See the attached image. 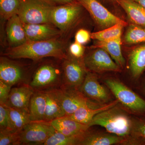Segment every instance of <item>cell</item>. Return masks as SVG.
<instances>
[{
  "label": "cell",
  "mask_w": 145,
  "mask_h": 145,
  "mask_svg": "<svg viewBox=\"0 0 145 145\" xmlns=\"http://www.w3.org/2000/svg\"><path fill=\"white\" fill-rule=\"evenodd\" d=\"M19 145V133L8 129H0V145Z\"/></svg>",
  "instance_id": "30"
},
{
  "label": "cell",
  "mask_w": 145,
  "mask_h": 145,
  "mask_svg": "<svg viewBox=\"0 0 145 145\" xmlns=\"http://www.w3.org/2000/svg\"><path fill=\"white\" fill-rule=\"evenodd\" d=\"M57 91L65 116L72 114L81 106L89 105L88 98L80 89L61 87Z\"/></svg>",
  "instance_id": "11"
},
{
  "label": "cell",
  "mask_w": 145,
  "mask_h": 145,
  "mask_svg": "<svg viewBox=\"0 0 145 145\" xmlns=\"http://www.w3.org/2000/svg\"><path fill=\"white\" fill-rule=\"evenodd\" d=\"M27 41H39L56 39L60 34L59 30L48 24H24Z\"/></svg>",
  "instance_id": "14"
},
{
  "label": "cell",
  "mask_w": 145,
  "mask_h": 145,
  "mask_svg": "<svg viewBox=\"0 0 145 145\" xmlns=\"http://www.w3.org/2000/svg\"><path fill=\"white\" fill-rule=\"evenodd\" d=\"M0 129L12 131L9 108L5 104L2 103H0Z\"/></svg>",
  "instance_id": "31"
},
{
  "label": "cell",
  "mask_w": 145,
  "mask_h": 145,
  "mask_svg": "<svg viewBox=\"0 0 145 145\" xmlns=\"http://www.w3.org/2000/svg\"><path fill=\"white\" fill-rule=\"evenodd\" d=\"M84 62L86 69L96 72H119L121 68L105 50L96 48L85 57Z\"/></svg>",
  "instance_id": "10"
},
{
  "label": "cell",
  "mask_w": 145,
  "mask_h": 145,
  "mask_svg": "<svg viewBox=\"0 0 145 145\" xmlns=\"http://www.w3.org/2000/svg\"><path fill=\"white\" fill-rule=\"evenodd\" d=\"M5 55L11 59H28L34 61L44 57L65 59L68 57L65 54L62 43L56 39L39 41H27L20 46L13 47Z\"/></svg>",
  "instance_id": "2"
},
{
  "label": "cell",
  "mask_w": 145,
  "mask_h": 145,
  "mask_svg": "<svg viewBox=\"0 0 145 145\" xmlns=\"http://www.w3.org/2000/svg\"><path fill=\"white\" fill-rule=\"evenodd\" d=\"M46 108V95L45 91H34L29 106L31 121H44Z\"/></svg>",
  "instance_id": "22"
},
{
  "label": "cell",
  "mask_w": 145,
  "mask_h": 145,
  "mask_svg": "<svg viewBox=\"0 0 145 145\" xmlns=\"http://www.w3.org/2000/svg\"><path fill=\"white\" fill-rule=\"evenodd\" d=\"M91 39V34L88 30L80 29L77 31L75 35V42L83 45L88 42Z\"/></svg>",
  "instance_id": "34"
},
{
  "label": "cell",
  "mask_w": 145,
  "mask_h": 145,
  "mask_svg": "<svg viewBox=\"0 0 145 145\" xmlns=\"http://www.w3.org/2000/svg\"><path fill=\"white\" fill-rule=\"evenodd\" d=\"M69 50L71 57L81 59L84 53V48L83 45L75 42L71 45Z\"/></svg>",
  "instance_id": "32"
},
{
  "label": "cell",
  "mask_w": 145,
  "mask_h": 145,
  "mask_svg": "<svg viewBox=\"0 0 145 145\" xmlns=\"http://www.w3.org/2000/svg\"><path fill=\"white\" fill-rule=\"evenodd\" d=\"M124 41L127 44L145 43V27L131 24L126 32Z\"/></svg>",
  "instance_id": "28"
},
{
  "label": "cell",
  "mask_w": 145,
  "mask_h": 145,
  "mask_svg": "<svg viewBox=\"0 0 145 145\" xmlns=\"http://www.w3.org/2000/svg\"><path fill=\"white\" fill-rule=\"evenodd\" d=\"M49 123L56 131L67 136L81 135L89 128L88 125L81 123L65 117L54 119Z\"/></svg>",
  "instance_id": "17"
},
{
  "label": "cell",
  "mask_w": 145,
  "mask_h": 145,
  "mask_svg": "<svg viewBox=\"0 0 145 145\" xmlns=\"http://www.w3.org/2000/svg\"><path fill=\"white\" fill-rule=\"evenodd\" d=\"M7 34L9 43L13 47L24 44L27 41L23 23L17 14L8 20Z\"/></svg>",
  "instance_id": "16"
},
{
  "label": "cell",
  "mask_w": 145,
  "mask_h": 145,
  "mask_svg": "<svg viewBox=\"0 0 145 145\" xmlns=\"http://www.w3.org/2000/svg\"><path fill=\"white\" fill-rule=\"evenodd\" d=\"M62 69L61 87L80 89L88 72L84 59L67 57L63 63Z\"/></svg>",
  "instance_id": "8"
},
{
  "label": "cell",
  "mask_w": 145,
  "mask_h": 145,
  "mask_svg": "<svg viewBox=\"0 0 145 145\" xmlns=\"http://www.w3.org/2000/svg\"><path fill=\"white\" fill-rule=\"evenodd\" d=\"M129 61L133 77L139 78L145 70V44L133 50L129 54Z\"/></svg>",
  "instance_id": "24"
},
{
  "label": "cell",
  "mask_w": 145,
  "mask_h": 145,
  "mask_svg": "<svg viewBox=\"0 0 145 145\" xmlns=\"http://www.w3.org/2000/svg\"><path fill=\"white\" fill-rule=\"evenodd\" d=\"M134 120V130L138 136L145 139V119Z\"/></svg>",
  "instance_id": "35"
},
{
  "label": "cell",
  "mask_w": 145,
  "mask_h": 145,
  "mask_svg": "<svg viewBox=\"0 0 145 145\" xmlns=\"http://www.w3.org/2000/svg\"><path fill=\"white\" fill-rule=\"evenodd\" d=\"M90 14L96 24L102 29L114 25H121L123 27L127 24L115 16L108 10L99 0H76Z\"/></svg>",
  "instance_id": "7"
},
{
  "label": "cell",
  "mask_w": 145,
  "mask_h": 145,
  "mask_svg": "<svg viewBox=\"0 0 145 145\" xmlns=\"http://www.w3.org/2000/svg\"><path fill=\"white\" fill-rule=\"evenodd\" d=\"M107 1H110L112 2H114V0H107Z\"/></svg>",
  "instance_id": "38"
},
{
  "label": "cell",
  "mask_w": 145,
  "mask_h": 145,
  "mask_svg": "<svg viewBox=\"0 0 145 145\" xmlns=\"http://www.w3.org/2000/svg\"><path fill=\"white\" fill-rule=\"evenodd\" d=\"M84 133L75 136H67L56 131L42 145H79Z\"/></svg>",
  "instance_id": "26"
},
{
  "label": "cell",
  "mask_w": 145,
  "mask_h": 145,
  "mask_svg": "<svg viewBox=\"0 0 145 145\" xmlns=\"http://www.w3.org/2000/svg\"><path fill=\"white\" fill-rule=\"evenodd\" d=\"M21 3V0H0L1 16L4 20H8L18 14Z\"/></svg>",
  "instance_id": "29"
},
{
  "label": "cell",
  "mask_w": 145,
  "mask_h": 145,
  "mask_svg": "<svg viewBox=\"0 0 145 145\" xmlns=\"http://www.w3.org/2000/svg\"><path fill=\"white\" fill-rule=\"evenodd\" d=\"M62 80L63 73L57 66L45 64L38 68L29 84L34 91H46L60 88Z\"/></svg>",
  "instance_id": "4"
},
{
  "label": "cell",
  "mask_w": 145,
  "mask_h": 145,
  "mask_svg": "<svg viewBox=\"0 0 145 145\" xmlns=\"http://www.w3.org/2000/svg\"><path fill=\"white\" fill-rule=\"evenodd\" d=\"M119 102L133 112L145 113V101L121 82L113 78L105 81Z\"/></svg>",
  "instance_id": "5"
},
{
  "label": "cell",
  "mask_w": 145,
  "mask_h": 145,
  "mask_svg": "<svg viewBox=\"0 0 145 145\" xmlns=\"http://www.w3.org/2000/svg\"><path fill=\"white\" fill-rule=\"evenodd\" d=\"M53 6L44 0H21L17 15L24 24H49Z\"/></svg>",
  "instance_id": "3"
},
{
  "label": "cell",
  "mask_w": 145,
  "mask_h": 145,
  "mask_svg": "<svg viewBox=\"0 0 145 145\" xmlns=\"http://www.w3.org/2000/svg\"><path fill=\"white\" fill-rule=\"evenodd\" d=\"M121 44V37L106 41H97L93 47L94 48H102L105 50L116 64L121 69L124 68L125 61L122 54Z\"/></svg>",
  "instance_id": "23"
},
{
  "label": "cell",
  "mask_w": 145,
  "mask_h": 145,
  "mask_svg": "<svg viewBox=\"0 0 145 145\" xmlns=\"http://www.w3.org/2000/svg\"><path fill=\"white\" fill-rule=\"evenodd\" d=\"M132 1L138 3L145 8V0H132Z\"/></svg>",
  "instance_id": "37"
},
{
  "label": "cell",
  "mask_w": 145,
  "mask_h": 145,
  "mask_svg": "<svg viewBox=\"0 0 145 145\" xmlns=\"http://www.w3.org/2000/svg\"><path fill=\"white\" fill-rule=\"evenodd\" d=\"M123 27V25L119 24L114 25L101 31L91 33V39L100 41H106L121 38Z\"/></svg>",
  "instance_id": "27"
},
{
  "label": "cell",
  "mask_w": 145,
  "mask_h": 145,
  "mask_svg": "<svg viewBox=\"0 0 145 145\" xmlns=\"http://www.w3.org/2000/svg\"><path fill=\"white\" fill-rule=\"evenodd\" d=\"M128 144L123 137L114 134L91 133L88 130L84 133L80 145H111L116 144Z\"/></svg>",
  "instance_id": "18"
},
{
  "label": "cell",
  "mask_w": 145,
  "mask_h": 145,
  "mask_svg": "<svg viewBox=\"0 0 145 145\" xmlns=\"http://www.w3.org/2000/svg\"><path fill=\"white\" fill-rule=\"evenodd\" d=\"M8 107L12 131L15 132H20L25 126L31 122L29 112Z\"/></svg>",
  "instance_id": "25"
},
{
  "label": "cell",
  "mask_w": 145,
  "mask_h": 145,
  "mask_svg": "<svg viewBox=\"0 0 145 145\" xmlns=\"http://www.w3.org/2000/svg\"><path fill=\"white\" fill-rule=\"evenodd\" d=\"M82 7L77 1L72 3L54 6L50 15V23L61 31H66L79 18Z\"/></svg>",
  "instance_id": "9"
},
{
  "label": "cell",
  "mask_w": 145,
  "mask_h": 145,
  "mask_svg": "<svg viewBox=\"0 0 145 145\" xmlns=\"http://www.w3.org/2000/svg\"><path fill=\"white\" fill-rule=\"evenodd\" d=\"M44 1L54 6L72 3L77 1L75 0H44Z\"/></svg>",
  "instance_id": "36"
},
{
  "label": "cell",
  "mask_w": 145,
  "mask_h": 145,
  "mask_svg": "<svg viewBox=\"0 0 145 145\" xmlns=\"http://www.w3.org/2000/svg\"><path fill=\"white\" fill-rule=\"evenodd\" d=\"M56 131L49 122L31 121L19 132L20 145H42Z\"/></svg>",
  "instance_id": "6"
},
{
  "label": "cell",
  "mask_w": 145,
  "mask_h": 145,
  "mask_svg": "<svg viewBox=\"0 0 145 145\" xmlns=\"http://www.w3.org/2000/svg\"><path fill=\"white\" fill-rule=\"evenodd\" d=\"M34 92L33 89L27 84L11 88L5 105L13 108L29 112V102Z\"/></svg>",
  "instance_id": "13"
},
{
  "label": "cell",
  "mask_w": 145,
  "mask_h": 145,
  "mask_svg": "<svg viewBox=\"0 0 145 145\" xmlns=\"http://www.w3.org/2000/svg\"><path fill=\"white\" fill-rule=\"evenodd\" d=\"M80 90L87 98L100 103H106L110 99L107 90L100 84L93 72L88 71Z\"/></svg>",
  "instance_id": "12"
},
{
  "label": "cell",
  "mask_w": 145,
  "mask_h": 145,
  "mask_svg": "<svg viewBox=\"0 0 145 145\" xmlns=\"http://www.w3.org/2000/svg\"><path fill=\"white\" fill-rule=\"evenodd\" d=\"M94 125L103 127L110 133L123 137L128 144H145V139L135 132L134 120L116 106L96 114L88 124L89 127Z\"/></svg>",
  "instance_id": "1"
},
{
  "label": "cell",
  "mask_w": 145,
  "mask_h": 145,
  "mask_svg": "<svg viewBox=\"0 0 145 145\" xmlns=\"http://www.w3.org/2000/svg\"><path fill=\"white\" fill-rule=\"evenodd\" d=\"M45 91L46 95V108L44 121L49 122L65 116L58 95L57 89Z\"/></svg>",
  "instance_id": "20"
},
{
  "label": "cell",
  "mask_w": 145,
  "mask_h": 145,
  "mask_svg": "<svg viewBox=\"0 0 145 145\" xmlns=\"http://www.w3.org/2000/svg\"><path fill=\"white\" fill-rule=\"evenodd\" d=\"M124 10L132 24L145 27V8L132 0H114Z\"/></svg>",
  "instance_id": "21"
},
{
  "label": "cell",
  "mask_w": 145,
  "mask_h": 145,
  "mask_svg": "<svg viewBox=\"0 0 145 145\" xmlns=\"http://www.w3.org/2000/svg\"><path fill=\"white\" fill-rule=\"evenodd\" d=\"M24 79V71L20 66L6 58H1L0 80L12 86L22 82Z\"/></svg>",
  "instance_id": "15"
},
{
  "label": "cell",
  "mask_w": 145,
  "mask_h": 145,
  "mask_svg": "<svg viewBox=\"0 0 145 145\" xmlns=\"http://www.w3.org/2000/svg\"><path fill=\"white\" fill-rule=\"evenodd\" d=\"M11 86L0 80V103L6 104L8 101Z\"/></svg>",
  "instance_id": "33"
},
{
  "label": "cell",
  "mask_w": 145,
  "mask_h": 145,
  "mask_svg": "<svg viewBox=\"0 0 145 145\" xmlns=\"http://www.w3.org/2000/svg\"><path fill=\"white\" fill-rule=\"evenodd\" d=\"M118 103L119 101L116 100L97 108H91L89 104L86 105L79 108L72 114L64 117L81 123L88 125L96 114L115 106Z\"/></svg>",
  "instance_id": "19"
}]
</instances>
